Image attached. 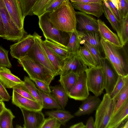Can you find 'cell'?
<instances>
[{
  "instance_id": "41",
  "label": "cell",
  "mask_w": 128,
  "mask_h": 128,
  "mask_svg": "<svg viewBox=\"0 0 128 128\" xmlns=\"http://www.w3.org/2000/svg\"><path fill=\"white\" fill-rule=\"evenodd\" d=\"M127 76H124L119 75L115 86L110 95L111 98L113 99L123 88L125 83V78Z\"/></svg>"
},
{
  "instance_id": "22",
  "label": "cell",
  "mask_w": 128,
  "mask_h": 128,
  "mask_svg": "<svg viewBox=\"0 0 128 128\" xmlns=\"http://www.w3.org/2000/svg\"><path fill=\"white\" fill-rule=\"evenodd\" d=\"M39 40L42 47L56 70L58 75H60L63 67L64 60L58 56L45 44L42 40L40 36L39 38Z\"/></svg>"
},
{
  "instance_id": "53",
  "label": "cell",
  "mask_w": 128,
  "mask_h": 128,
  "mask_svg": "<svg viewBox=\"0 0 128 128\" xmlns=\"http://www.w3.org/2000/svg\"><path fill=\"white\" fill-rule=\"evenodd\" d=\"M5 104L3 101H0V114L5 108Z\"/></svg>"
},
{
  "instance_id": "36",
  "label": "cell",
  "mask_w": 128,
  "mask_h": 128,
  "mask_svg": "<svg viewBox=\"0 0 128 128\" xmlns=\"http://www.w3.org/2000/svg\"><path fill=\"white\" fill-rule=\"evenodd\" d=\"M23 17L33 15L32 9L35 3L38 0H18Z\"/></svg>"
},
{
  "instance_id": "57",
  "label": "cell",
  "mask_w": 128,
  "mask_h": 128,
  "mask_svg": "<svg viewBox=\"0 0 128 128\" xmlns=\"http://www.w3.org/2000/svg\"><path fill=\"white\" fill-rule=\"evenodd\" d=\"M102 0V1H103L106 2H107V1L108 0Z\"/></svg>"
},
{
  "instance_id": "21",
  "label": "cell",
  "mask_w": 128,
  "mask_h": 128,
  "mask_svg": "<svg viewBox=\"0 0 128 128\" xmlns=\"http://www.w3.org/2000/svg\"><path fill=\"white\" fill-rule=\"evenodd\" d=\"M0 80L6 88H11L24 81L13 74L10 70L4 66H0Z\"/></svg>"
},
{
  "instance_id": "8",
  "label": "cell",
  "mask_w": 128,
  "mask_h": 128,
  "mask_svg": "<svg viewBox=\"0 0 128 128\" xmlns=\"http://www.w3.org/2000/svg\"><path fill=\"white\" fill-rule=\"evenodd\" d=\"M35 42L29 51L28 56L32 60L42 64L50 70L56 76L57 73L49 59L40 42V36L36 32L33 35Z\"/></svg>"
},
{
  "instance_id": "32",
  "label": "cell",
  "mask_w": 128,
  "mask_h": 128,
  "mask_svg": "<svg viewBox=\"0 0 128 128\" xmlns=\"http://www.w3.org/2000/svg\"><path fill=\"white\" fill-rule=\"evenodd\" d=\"M128 15L122 18L120 22L118 32L117 36L122 47L128 40Z\"/></svg>"
},
{
  "instance_id": "47",
  "label": "cell",
  "mask_w": 128,
  "mask_h": 128,
  "mask_svg": "<svg viewBox=\"0 0 128 128\" xmlns=\"http://www.w3.org/2000/svg\"><path fill=\"white\" fill-rule=\"evenodd\" d=\"M0 96L2 98L3 101H9L11 98V97L6 90V88L0 80Z\"/></svg>"
},
{
  "instance_id": "43",
  "label": "cell",
  "mask_w": 128,
  "mask_h": 128,
  "mask_svg": "<svg viewBox=\"0 0 128 128\" xmlns=\"http://www.w3.org/2000/svg\"><path fill=\"white\" fill-rule=\"evenodd\" d=\"M118 9L122 18L128 15V0H117Z\"/></svg>"
},
{
  "instance_id": "52",
  "label": "cell",
  "mask_w": 128,
  "mask_h": 128,
  "mask_svg": "<svg viewBox=\"0 0 128 128\" xmlns=\"http://www.w3.org/2000/svg\"><path fill=\"white\" fill-rule=\"evenodd\" d=\"M70 128H86V126L82 122H80L70 126Z\"/></svg>"
},
{
  "instance_id": "4",
  "label": "cell",
  "mask_w": 128,
  "mask_h": 128,
  "mask_svg": "<svg viewBox=\"0 0 128 128\" xmlns=\"http://www.w3.org/2000/svg\"><path fill=\"white\" fill-rule=\"evenodd\" d=\"M49 12H45L38 16V25L46 39L66 47L69 37L68 33L56 28L48 19Z\"/></svg>"
},
{
  "instance_id": "31",
  "label": "cell",
  "mask_w": 128,
  "mask_h": 128,
  "mask_svg": "<svg viewBox=\"0 0 128 128\" xmlns=\"http://www.w3.org/2000/svg\"><path fill=\"white\" fill-rule=\"evenodd\" d=\"M68 34L69 38L66 47L70 53L76 54L80 46L77 30H76Z\"/></svg>"
},
{
  "instance_id": "34",
  "label": "cell",
  "mask_w": 128,
  "mask_h": 128,
  "mask_svg": "<svg viewBox=\"0 0 128 128\" xmlns=\"http://www.w3.org/2000/svg\"><path fill=\"white\" fill-rule=\"evenodd\" d=\"M24 84L31 94L36 100L42 105V99L34 82L29 76H25L24 79Z\"/></svg>"
},
{
  "instance_id": "39",
  "label": "cell",
  "mask_w": 128,
  "mask_h": 128,
  "mask_svg": "<svg viewBox=\"0 0 128 128\" xmlns=\"http://www.w3.org/2000/svg\"><path fill=\"white\" fill-rule=\"evenodd\" d=\"M12 88L13 90L22 96L32 100H36L26 87L24 83L17 85Z\"/></svg>"
},
{
  "instance_id": "44",
  "label": "cell",
  "mask_w": 128,
  "mask_h": 128,
  "mask_svg": "<svg viewBox=\"0 0 128 128\" xmlns=\"http://www.w3.org/2000/svg\"><path fill=\"white\" fill-rule=\"evenodd\" d=\"M32 80L35 83L38 89L46 93H51L50 85L47 83L37 79H34Z\"/></svg>"
},
{
  "instance_id": "7",
  "label": "cell",
  "mask_w": 128,
  "mask_h": 128,
  "mask_svg": "<svg viewBox=\"0 0 128 128\" xmlns=\"http://www.w3.org/2000/svg\"><path fill=\"white\" fill-rule=\"evenodd\" d=\"M0 9L5 31L4 39L18 41L26 35L27 33L24 30L19 29L12 20L3 0H0Z\"/></svg>"
},
{
  "instance_id": "20",
  "label": "cell",
  "mask_w": 128,
  "mask_h": 128,
  "mask_svg": "<svg viewBox=\"0 0 128 128\" xmlns=\"http://www.w3.org/2000/svg\"><path fill=\"white\" fill-rule=\"evenodd\" d=\"M80 42H86L94 47L101 55L103 53L100 42V37L99 33L77 30Z\"/></svg>"
},
{
  "instance_id": "6",
  "label": "cell",
  "mask_w": 128,
  "mask_h": 128,
  "mask_svg": "<svg viewBox=\"0 0 128 128\" xmlns=\"http://www.w3.org/2000/svg\"><path fill=\"white\" fill-rule=\"evenodd\" d=\"M89 91L98 96L104 89L105 81L102 66L87 68L85 71Z\"/></svg>"
},
{
  "instance_id": "24",
  "label": "cell",
  "mask_w": 128,
  "mask_h": 128,
  "mask_svg": "<svg viewBox=\"0 0 128 128\" xmlns=\"http://www.w3.org/2000/svg\"><path fill=\"white\" fill-rule=\"evenodd\" d=\"M78 74L74 72H70L63 76H60L59 81L67 95L77 82Z\"/></svg>"
},
{
  "instance_id": "56",
  "label": "cell",
  "mask_w": 128,
  "mask_h": 128,
  "mask_svg": "<svg viewBox=\"0 0 128 128\" xmlns=\"http://www.w3.org/2000/svg\"><path fill=\"white\" fill-rule=\"evenodd\" d=\"M3 101V100L1 97L0 96V101Z\"/></svg>"
},
{
  "instance_id": "55",
  "label": "cell",
  "mask_w": 128,
  "mask_h": 128,
  "mask_svg": "<svg viewBox=\"0 0 128 128\" xmlns=\"http://www.w3.org/2000/svg\"><path fill=\"white\" fill-rule=\"evenodd\" d=\"M16 126V128H22V126L20 125H18Z\"/></svg>"
},
{
  "instance_id": "10",
  "label": "cell",
  "mask_w": 128,
  "mask_h": 128,
  "mask_svg": "<svg viewBox=\"0 0 128 128\" xmlns=\"http://www.w3.org/2000/svg\"><path fill=\"white\" fill-rule=\"evenodd\" d=\"M78 74V81L68 96L76 100L83 101L89 95L86 75L85 72Z\"/></svg>"
},
{
  "instance_id": "16",
  "label": "cell",
  "mask_w": 128,
  "mask_h": 128,
  "mask_svg": "<svg viewBox=\"0 0 128 128\" xmlns=\"http://www.w3.org/2000/svg\"><path fill=\"white\" fill-rule=\"evenodd\" d=\"M102 66L105 78L104 89L106 93L110 95L117 82L119 75L108 65L104 58L102 60Z\"/></svg>"
},
{
  "instance_id": "46",
  "label": "cell",
  "mask_w": 128,
  "mask_h": 128,
  "mask_svg": "<svg viewBox=\"0 0 128 128\" xmlns=\"http://www.w3.org/2000/svg\"><path fill=\"white\" fill-rule=\"evenodd\" d=\"M106 2L108 4V8L111 12L120 22L122 17L119 10L114 6L110 0H108Z\"/></svg>"
},
{
  "instance_id": "29",
  "label": "cell",
  "mask_w": 128,
  "mask_h": 128,
  "mask_svg": "<svg viewBox=\"0 0 128 128\" xmlns=\"http://www.w3.org/2000/svg\"><path fill=\"white\" fill-rule=\"evenodd\" d=\"M113 99L115 101V105L112 116L128 100V76L126 78L125 83L124 87Z\"/></svg>"
},
{
  "instance_id": "3",
  "label": "cell",
  "mask_w": 128,
  "mask_h": 128,
  "mask_svg": "<svg viewBox=\"0 0 128 128\" xmlns=\"http://www.w3.org/2000/svg\"><path fill=\"white\" fill-rule=\"evenodd\" d=\"M18 62L32 80L37 79L50 85L55 76L45 66L32 60L28 56L18 60Z\"/></svg>"
},
{
  "instance_id": "15",
  "label": "cell",
  "mask_w": 128,
  "mask_h": 128,
  "mask_svg": "<svg viewBox=\"0 0 128 128\" xmlns=\"http://www.w3.org/2000/svg\"><path fill=\"white\" fill-rule=\"evenodd\" d=\"M12 104L20 108L32 110H42V106L38 102L24 97L13 90Z\"/></svg>"
},
{
  "instance_id": "27",
  "label": "cell",
  "mask_w": 128,
  "mask_h": 128,
  "mask_svg": "<svg viewBox=\"0 0 128 128\" xmlns=\"http://www.w3.org/2000/svg\"><path fill=\"white\" fill-rule=\"evenodd\" d=\"M38 90L42 99L43 108L62 109L51 93H45L38 88Z\"/></svg>"
},
{
  "instance_id": "23",
  "label": "cell",
  "mask_w": 128,
  "mask_h": 128,
  "mask_svg": "<svg viewBox=\"0 0 128 128\" xmlns=\"http://www.w3.org/2000/svg\"><path fill=\"white\" fill-rule=\"evenodd\" d=\"M128 100L112 116L108 128H117L122 121L128 118Z\"/></svg>"
},
{
  "instance_id": "12",
  "label": "cell",
  "mask_w": 128,
  "mask_h": 128,
  "mask_svg": "<svg viewBox=\"0 0 128 128\" xmlns=\"http://www.w3.org/2000/svg\"><path fill=\"white\" fill-rule=\"evenodd\" d=\"M78 31L96 32L98 33V20L82 12H76Z\"/></svg>"
},
{
  "instance_id": "48",
  "label": "cell",
  "mask_w": 128,
  "mask_h": 128,
  "mask_svg": "<svg viewBox=\"0 0 128 128\" xmlns=\"http://www.w3.org/2000/svg\"><path fill=\"white\" fill-rule=\"evenodd\" d=\"M71 2H76L82 3H88L92 2L100 3L102 0H70Z\"/></svg>"
},
{
  "instance_id": "37",
  "label": "cell",
  "mask_w": 128,
  "mask_h": 128,
  "mask_svg": "<svg viewBox=\"0 0 128 128\" xmlns=\"http://www.w3.org/2000/svg\"><path fill=\"white\" fill-rule=\"evenodd\" d=\"M80 44H83L89 52L98 66H102V60L104 58L98 52L96 49L90 44L86 42H80Z\"/></svg>"
},
{
  "instance_id": "13",
  "label": "cell",
  "mask_w": 128,
  "mask_h": 128,
  "mask_svg": "<svg viewBox=\"0 0 128 128\" xmlns=\"http://www.w3.org/2000/svg\"><path fill=\"white\" fill-rule=\"evenodd\" d=\"M13 22L20 30H24V18L22 15L18 0H3Z\"/></svg>"
},
{
  "instance_id": "54",
  "label": "cell",
  "mask_w": 128,
  "mask_h": 128,
  "mask_svg": "<svg viewBox=\"0 0 128 128\" xmlns=\"http://www.w3.org/2000/svg\"><path fill=\"white\" fill-rule=\"evenodd\" d=\"M113 4L118 10V5L117 0H110Z\"/></svg>"
},
{
  "instance_id": "38",
  "label": "cell",
  "mask_w": 128,
  "mask_h": 128,
  "mask_svg": "<svg viewBox=\"0 0 128 128\" xmlns=\"http://www.w3.org/2000/svg\"><path fill=\"white\" fill-rule=\"evenodd\" d=\"M50 0H38L32 8V12L33 15L39 16L45 12L46 5Z\"/></svg>"
},
{
  "instance_id": "14",
  "label": "cell",
  "mask_w": 128,
  "mask_h": 128,
  "mask_svg": "<svg viewBox=\"0 0 128 128\" xmlns=\"http://www.w3.org/2000/svg\"><path fill=\"white\" fill-rule=\"evenodd\" d=\"M87 68L82 64L76 54L70 53L64 60L63 67L59 75L63 76L71 72L78 74L85 72Z\"/></svg>"
},
{
  "instance_id": "11",
  "label": "cell",
  "mask_w": 128,
  "mask_h": 128,
  "mask_svg": "<svg viewBox=\"0 0 128 128\" xmlns=\"http://www.w3.org/2000/svg\"><path fill=\"white\" fill-rule=\"evenodd\" d=\"M24 120V128H41L45 119L41 110H32L20 108Z\"/></svg>"
},
{
  "instance_id": "26",
  "label": "cell",
  "mask_w": 128,
  "mask_h": 128,
  "mask_svg": "<svg viewBox=\"0 0 128 128\" xmlns=\"http://www.w3.org/2000/svg\"><path fill=\"white\" fill-rule=\"evenodd\" d=\"M45 114L49 116L55 118L61 125L64 126L74 117L69 112L62 109L46 112Z\"/></svg>"
},
{
  "instance_id": "49",
  "label": "cell",
  "mask_w": 128,
  "mask_h": 128,
  "mask_svg": "<svg viewBox=\"0 0 128 128\" xmlns=\"http://www.w3.org/2000/svg\"><path fill=\"white\" fill-rule=\"evenodd\" d=\"M94 121L92 116L90 117L86 123V128H94Z\"/></svg>"
},
{
  "instance_id": "17",
  "label": "cell",
  "mask_w": 128,
  "mask_h": 128,
  "mask_svg": "<svg viewBox=\"0 0 128 128\" xmlns=\"http://www.w3.org/2000/svg\"><path fill=\"white\" fill-rule=\"evenodd\" d=\"M82 101L78 109L74 114V116H79L90 114L96 110L101 100L94 95L88 96Z\"/></svg>"
},
{
  "instance_id": "5",
  "label": "cell",
  "mask_w": 128,
  "mask_h": 128,
  "mask_svg": "<svg viewBox=\"0 0 128 128\" xmlns=\"http://www.w3.org/2000/svg\"><path fill=\"white\" fill-rule=\"evenodd\" d=\"M115 101L110 95L105 94L96 110L94 128H108L114 110Z\"/></svg>"
},
{
  "instance_id": "51",
  "label": "cell",
  "mask_w": 128,
  "mask_h": 128,
  "mask_svg": "<svg viewBox=\"0 0 128 128\" xmlns=\"http://www.w3.org/2000/svg\"><path fill=\"white\" fill-rule=\"evenodd\" d=\"M117 128H128V118L122 121L117 127Z\"/></svg>"
},
{
  "instance_id": "9",
  "label": "cell",
  "mask_w": 128,
  "mask_h": 128,
  "mask_svg": "<svg viewBox=\"0 0 128 128\" xmlns=\"http://www.w3.org/2000/svg\"><path fill=\"white\" fill-rule=\"evenodd\" d=\"M35 42L33 35H26L16 43L10 46V53L13 58L19 60L27 55Z\"/></svg>"
},
{
  "instance_id": "33",
  "label": "cell",
  "mask_w": 128,
  "mask_h": 128,
  "mask_svg": "<svg viewBox=\"0 0 128 128\" xmlns=\"http://www.w3.org/2000/svg\"><path fill=\"white\" fill-rule=\"evenodd\" d=\"M15 118L11 110L6 108L0 114V128H13L12 120Z\"/></svg>"
},
{
  "instance_id": "50",
  "label": "cell",
  "mask_w": 128,
  "mask_h": 128,
  "mask_svg": "<svg viewBox=\"0 0 128 128\" xmlns=\"http://www.w3.org/2000/svg\"><path fill=\"white\" fill-rule=\"evenodd\" d=\"M0 37L5 39V34L4 28L2 22L0 9Z\"/></svg>"
},
{
  "instance_id": "35",
  "label": "cell",
  "mask_w": 128,
  "mask_h": 128,
  "mask_svg": "<svg viewBox=\"0 0 128 128\" xmlns=\"http://www.w3.org/2000/svg\"><path fill=\"white\" fill-rule=\"evenodd\" d=\"M103 6L104 13L105 16L110 24L114 30L118 34V32L120 22L118 21L108 8L107 2L102 1Z\"/></svg>"
},
{
  "instance_id": "19",
  "label": "cell",
  "mask_w": 128,
  "mask_h": 128,
  "mask_svg": "<svg viewBox=\"0 0 128 128\" xmlns=\"http://www.w3.org/2000/svg\"><path fill=\"white\" fill-rule=\"evenodd\" d=\"M98 33L100 38L116 47L122 48L123 47L118 36L113 32L104 22L100 19H98Z\"/></svg>"
},
{
  "instance_id": "30",
  "label": "cell",
  "mask_w": 128,
  "mask_h": 128,
  "mask_svg": "<svg viewBox=\"0 0 128 128\" xmlns=\"http://www.w3.org/2000/svg\"><path fill=\"white\" fill-rule=\"evenodd\" d=\"M43 41L50 50L62 60H64L68 56L70 53L66 47L46 39Z\"/></svg>"
},
{
  "instance_id": "28",
  "label": "cell",
  "mask_w": 128,
  "mask_h": 128,
  "mask_svg": "<svg viewBox=\"0 0 128 128\" xmlns=\"http://www.w3.org/2000/svg\"><path fill=\"white\" fill-rule=\"evenodd\" d=\"M76 54L83 65L87 68L98 66L90 54L84 46H80Z\"/></svg>"
},
{
  "instance_id": "40",
  "label": "cell",
  "mask_w": 128,
  "mask_h": 128,
  "mask_svg": "<svg viewBox=\"0 0 128 128\" xmlns=\"http://www.w3.org/2000/svg\"><path fill=\"white\" fill-rule=\"evenodd\" d=\"M8 50L0 46V66H4L10 68L12 65L9 60Z\"/></svg>"
},
{
  "instance_id": "18",
  "label": "cell",
  "mask_w": 128,
  "mask_h": 128,
  "mask_svg": "<svg viewBox=\"0 0 128 128\" xmlns=\"http://www.w3.org/2000/svg\"><path fill=\"white\" fill-rule=\"evenodd\" d=\"M74 8L87 14L100 17L104 13L103 6L102 2L82 3L71 2Z\"/></svg>"
},
{
  "instance_id": "42",
  "label": "cell",
  "mask_w": 128,
  "mask_h": 128,
  "mask_svg": "<svg viewBox=\"0 0 128 128\" xmlns=\"http://www.w3.org/2000/svg\"><path fill=\"white\" fill-rule=\"evenodd\" d=\"M61 125L56 119L49 116L45 118L41 128H60Z\"/></svg>"
},
{
  "instance_id": "2",
  "label": "cell",
  "mask_w": 128,
  "mask_h": 128,
  "mask_svg": "<svg viewBox=\"0 0 128 128\" xmlns=\"http://www.w3.org/2000/svg\"><path fill=\"white\" fill-rule=\"evenodd\" d=\"M100 42L104 58L110 63L112 68L119 75L128 76V60L123 56L119 48L101 38Z\"/></svg>"
},
{
  "instance_id": "25",
  "label": "cell",
  "mask_w": 128,
  "mask_h": 128,
  "mask_svg": "<svg viewBox=\"0 0 128 128\" xmlns=\"http://www.w3.org/2000/svg\"><path fill=\"white\" fill-rule=\"evenodd\" d=\"M50 87L52 94L62 108L64 109L67 104L68 97L64 88L60 84Z\"/></svg>"
},
{
  "instance_id": "1",
  "label": "cell",
  "mask_w": 128,
  "mask_h": 128,
  "mask_svg": "<svg viewBox=\"0 0 128 128\" xmlns=\"http://www.w3.org/2000/svg\"><path fill=\"white\" fill-rule=\"evenodd\" d=\"M48 19L56 28L62 32L68 33L77 30L76 12L70 0L64 1L49 12Z\"/></svg>"
},
{
  "instance_id": "45",
  "label": "cell",
  "mask_w": 128,
  "mask_h": 128,
  "mask_svg": "<svg viewBox=\"0 0 128 128\" xmlns=\"http://www.w3.org/2000/svg\"><path fill=\"white\" fill-rule=\"evenodd\" d=\"M65 0H50L45 7V12L49 13L52 12Z\"/></svg>"
}]
</instances>
